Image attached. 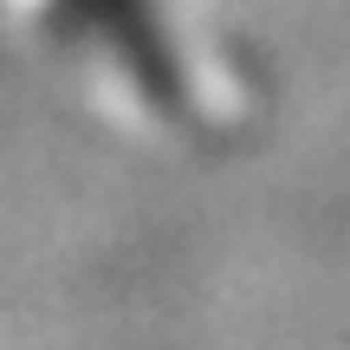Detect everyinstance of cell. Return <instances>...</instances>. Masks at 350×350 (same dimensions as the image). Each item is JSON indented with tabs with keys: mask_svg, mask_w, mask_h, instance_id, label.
I'll return each mask as SVG.
<instances>
[{
	"mask_svg": "<svg viewBox=\"0 0 350 350\" xmlns=\"http://www.w3.org/2000/svg\"><path fill=\"white\" fill-rule=\"evenodd\" d=\"M91 7L104 13L111 39L124 46V59L137 65V78H143V85H150L163 104H175V98H182V72H175V52L163 46V33H156L150 7H143V0H91Z\"/></svg>",
	"mask_w": 350,
	"mask_h": 350,
	"instance_id": "1",
	"label": "cell"
}]
</instances>
